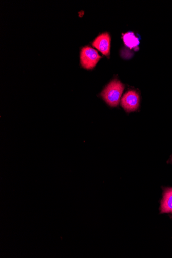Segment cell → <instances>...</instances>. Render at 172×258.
Wrapping results in <instances>:
<instances>
[{"mask_svg":"<svg viewBox=\"0 0 172 258\" xmlns=\"http://www.w3.org/2000/svg\"><path fill=\"white\" fill-rule=\"evenodd\" d=\"M125 85L118 80L110 82L101 93V96L110 106L115 107L119 104Z\"/></svg>","mask_w":172,"mask_h":258,"instance_id":"1","label":"cell"},{"mask_svg":"<svg viewBox=\"0 0 172 258\" xmlns=\"http://www.w3.org/2000/svg\"><path fill=\"white\" fill-rule=\"evenodd\" d=\"M101 56L90 46H85L81 52V63L86 69H92L101 59Z\"/></svg>","mask_w":172,"mask_h":258,"instance_id":"2","label":"cell"},{"mask_svg":"<svg viewBox=\"0 0 172 258\" xmlns=\"http://www.w3.org/2000/svg\"><path fill=\"white\" fill-rule=\"evenodd\" d=\"M140 97L138 93L134 90H130L123 96L121 105L127 112L136 111L139 106Z\"/></svg>","mask_w":172,"mask_h":258,"instance_id":"3","label":"cell"},{"mask_svg":"<svg viewBox=\"0 0 172 258\" xmlns=\"http://www.w3.org/2000/svg\"><path fill=\"white\" fill-rule=\"evenodd\" d=\"M92 45L104 55L109 56L111 46V37L109 34L104 33L97 36L93 42Z\"/></svg>","mask_w":172,"mask_h":258,"instance_id":"4","label":"cell"},{"mask_svg":"<svg viewBox=\"0 0 172 258\" xmlns=\"http://www.w3.org/2000/svg\"><path fill=\"white\" fill-rule=\"evenodd\" d=\"M160 210L161 214L172 213V187L164 189Z\"/></svg>","mask_w":172,"mask_h":258,"instance_id":"5","label":"cell"},{"mask_svg":"<svg viewBox=\"0 0 172 258\" xmlns=\"http://www.w3.org/2000/svg\"><path fill=\"white\" fill-rule=\"evenodd\" d=\"M123 40L125 45L130 49H136L139 44V39L133 32H128L123 35Z\"/></svg>","mask_w":172,"mask_h":258,"instance_id":"6","label":"cell"}]
</instances>
